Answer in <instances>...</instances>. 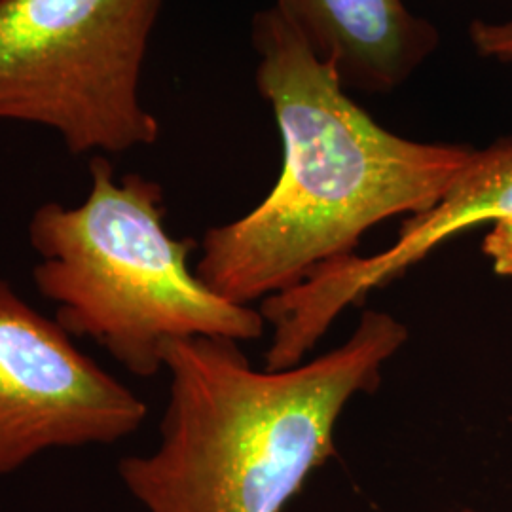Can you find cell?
Masks as SVG:
<instances>
[{"mask_svg": "<svg viewBox=\"0 0 512 512\" xmlns=\"http://www.w3.org/2000/svg\"><path fill=\"white\" fill-rule=\"evenodd\" d=\"M346 88L397 90L437 48L439 35L404 0H275Z\"/></svg>", "mask_w": 512, "mask_h": 512, "instance_id": "7", "label": "cell"}, {"mask_svg": "<svg viewBox=\"0 0 512 512\" xmlns=\"http://www.w3.org/2000/svg\"><path fill=\"white\" fill-rule=\"evenodd\" d=\"M165 0H0V120L54 129L73 154L152 145L141 74Z\"/></svg>", "mask_w": 512, "mask_h": 512, "instance_id": "4", "label": "cell"}, {"mask_svg": "<svg viewBox=\"0 0 512 512\" xmlns=\"http://www.w3.org/2000/svg\"><path fill=\"white\" fill-rule=\"evenodd\" d=\"M253 44L283 169L255 209L205 232L194 266L213 293L239 306L287 293L321 266L357 255L380 222L433 209L475 154L380 126L275 6L256 14Z\"/></svg>", "mask_w": 512, "mask_h": 512, "instance_id": "1", "label": "cell"}, {"mask_svg": "<svg viewBox=\"0 0 512 512\" xmlns=\"http://www.w3.org/2000/svg\"><path fill=\"white\" fill-rule=\"evenodd\" d=\"M408 336L395 315L366 310L340 346L277 370L234 340H177L160 442L118 475L147 512H281L336 456L344 410L380 387Z\"/></svg>", "mask_w": 512, "mask_h": 512, "instance_id": "2", "label": "cell"}, {"mask_svg": "<svg viewBox=\"0 0 512 512\" xmlns=\"http://www.w3.org/2000/svg\"><path fill=\"white\" fill-rule=\"evenodd\" d=\"M476 54L501 63H512V18L505 21H473L469 27Z\"/></svg>", "mask_w": 512, "mask_h": 512, "instance_id": "8", "label": "cell"}, {"mask_svg": "<svg viewBox=\"0 0 512 512\" xmlns=\"http://www.w3.org/2000/svg\"><path fill=\"white\" fill-rule=\"evenodd\" d=\"M482 251L490 258L495 274L512 277V217L492 224L482 243Z\"/></svg>", "mask_w": 512, "mask_h": 512, "instance_id": "9", "label": "cell"}, {"mask_svg": "<svg viewBox=\"0 0 512 512\" xmlns=\"http://www.w3.org/2000/svg\"><path fill=\"white\" fill-rule=\"evenodd\" d=\"M437 512H484V511H478V509H471V507H461V509H448V511H437Z\"/></svg>", "mask_w": 512, "mask_h": 512, "instance_id": "10", "label": "cell"}, {"mask_svg": "<svg viewBox=\"0 0 512 512\" xmlns=\"http://www.w3.org/2000/svg\"><path fill=\"white\" fill-rule=\"evenodd\" d=\"M90 169L84 202L46 203L29 224L38 293L54 302L63 329L143 378L164 368L177 340L264 336L262 311L224 300L190 268L194 241L167 232L160 184L141 175L116 181L103 156Z\"/></svg>", "mask_w": 512, "mask_h": 512, "instance_id": "3", "label": "cell"}, {"mask_svg": "<svg viewBox=\"0 0 512 512\" xmlns=\"http://www.w3.org/2000/svg\"><path fill=\"white\" fill-rule=\"evenodd\" d=\"M512 217V139L473 158L433 209L408 217L397 239L376 255H351L315 270L298 287L274 296L266 311L275 340L294 357L310 355L344 311L363 304L420 264L440 245L480 224Z\"/></svg>", "mask_w": 512, "mask_h": 512, "instance_id": "6", "label": "cell"}, {"mask_svg": "<svg viewBox=\"0 0 512 512\" xmlns=\"http://www.w3.org/2000/svg\"><path fill=\"white\" fill-rule=\"evenodd\" d=\"M147 404L0 277V476L54 448L114 444Z\"/></svg>", "mask_w": 512, "mask_h": 512, "instance_id": "5", "label": "cell"}]
</instances>
